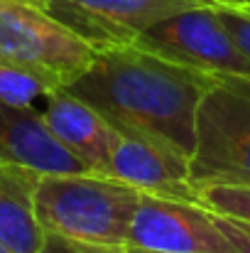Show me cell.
Instances as JSON below:
<instances>
[{
    "label": "cell",
    "instance_id": "cell-12",
    "mask_svg": "<svg viewBox=\"0 0 250 253\" xmlns=\"http://www.w3.org/2000/svg\"><path fill=\"white\" fill-rule=\"evenodd\" d=\"M64 79L30 64H17L0 59V101L17 108H35V101L47 98L52 91L62 88Z\"/></svg>",
    "mask_w": 250,
    "mask_h": 253
},
{
    "label": "cell",
    "instance_id": "cell-2",
    "mask_svg": "<svg viewBox=\"0 0 250 253\" xmlns=\"http://www.w3.org/2000/svg\"><path fill=\"white\" fill-rule=\"evenodd\" d=\"M140 189L96 172L39 174L35 211L47 234L125 251L128 226L140 202Z\"/></svg>",
    "mask_w": 250,
    "mask_h": 253
},
{
    "label": "cell",
    "instance_id": "cell-6",
    "mask_svg": "<svg viewBox=\"0 0 250 253\" xmlns=\"http://www.w3.org/2000/svg\"><path fill=\"white\" fill-rule=\"evenodd\" d=\"M167 253H236L216 214L196 202L140 194L128 226V246Z\"/></svg>",
    "mask_w": 250,
    "mask_h": 253
},
{
    "label": "cell",
    "instance_id": "cell-1",
    "mask_svg": "<svg viewBox=\"0 0 250 253\" xmlns=\"http://www.w3.org/2000/svg\"><path fill=\"white\" fill-rule=\"evenodd\" d=\"M218 82L125 44L98 49L64 88L93 106L118 133L157 140L189 160L196 145L199 106Z\"/></svg>",
    "mask_w": 250,
    "mask_h": 253
},
{
    "label": "cell",
    "instance_id": "cell-7",
    "mask_svg": "<svg viewBox=\"0 0 250 253\" xmlns=\"http://www.w3.org/2000/svg\"><path fill=\"white\" fill-rule=\"evenodd\" d=\"M59 22L74 30L96 49L135 44V40L165 20L189 7L214 5L209 0H44Z\"/></svg>",
    "mask_w": 250,
    "mask_h": 253
},
{
    "label": "cell",
    "instance_id": "cell-4",
    "mask_svg": "<svg viewBox=\"0 0 250 253\" xmlns=\"http://www.w3.org/2000/svg\"><path fill=\"white\" fill-rule=\"evenodd\" d=\"M135 47L218 79L250 82L248 57L228 35L216 5H199L169 15L145 30L135 40Z\"/></svg>",
    "mask_w": 250,
    "mask_h": 253
},
{
    "label": "cell",
    "instance_id": "cell-21",
    "mask_svg": "<svg viewBox=\"0 0 250 253\" xmlns=\"http://www.w3.org/2000/svg\"><path fill=\"white\" fill-rule=\"evenodd\" d=\"M35 2H44V0H35Z\"/></svg>",
    "mask_w": 250,
    "mask_h": 253
},
{
    "label": "cell",
    "instance_id": "cell-20",
    "mask_svg": "<svg viewBox=\"0 0 250 253\" xmlns=\"http://www.w3.org/2000/svg\"><path fill=\"white\" fill-rule=\"evenodd\" d=\"M241 5H246V7H250V0H238Z\"/></svg>",
    "mask_w": 250,
    "mask_h": 253
},
{
    "label": "cell",
    "instance_id": "cell-16",
    "mask_svg": "<svg viewBox=\"0 0 250 253\" xmlns=\"http://www.w3.org/2000/svg\"><path fill=\"white\" fill-rule=\"evenodd\" d=\"M209 2H214V5H241L238 0H209Z\"/></svg>",
    "mask_w": 250,
    "mask_h": 253
},
{
    "label": "cell",
    "instance_id": "cell-13",
    "mask_svg": "<svg viewBox=\"0 0 250 253\" xmlns=\"http://www.w3.org/2000/svg\"><path fill=\"white\" fill-rule=\"evenodd\" d=\"M196 202L216 214L250 224V187L233 184H201L194 187Z\"/></svg>",
    "mask_w": 250,
    "mask_h": 253
},
{
    "label": "cell",
    "instance_id": "cell-15",
    "mask_svg": "<svg viewBox=\"0 0 250 253\" xmlns=\"http://www.w3.org/2000/svg\"><path fill=\"white\" fill-rule=\"evenodd\" d=\"M216 221H218L221 231L231 239L236 253H250V224L238 221V219H231V216H223V214H216Z\"/></svg>",
    "mask_w": 250,
    "mask_h": 253
},
{
    "label": "cell",
    "instance_id": "cell-18",
    "mask_svg": "<svg viewBox=\"0 0 250 253\" xmlns=\"http://www.w3.org/2000/svg\"><path fill=\"white\" fill-rule=\"evenodd\" d=\"M223 82H228V79H223ZM233 84H238L243 91H248V93H250V82H233Z\"/></svg>",
    "mask_w": 250,
    "mask_h": 253
},
{
    "label": "cell",
    "instance_id": "cell-3",
    "mask_svg": "<svg viewBox=\"0 0 250 253\" xmlns=\"http://www.w3.org/2000/svg\"><path fill=\"white\" fill-rule=\"evenodd\" d=\"M189 182L250 187V93L233 82L221 79L199 106Z\"/></svg>",
    "mask_w": 250,
    "mask_h": 253
},
{
    "label": "cell",
    "instance_id": "cell-5",
    "mask_svg": "<svg viewBox=\"0 0 250 253\" xmlns=\"http://www.w3.org/2000/svg\"><path fill=\"white\" fill-rule=\"evenodd\" d=\"M96 52L42 2L0 0V59L47 69L67 86L93 62Z\"/></svg>",
    "mask_w": 250,
    "mask_h": 253
},
{
    "label": "cell",
    "instance_id": "cell-9",
    "mask_svg": "<svg viewBox=\"0 0 250 253\" xmlns=\"http://www.w3.org/2000/svg\"><path fill=\"white\" fill-rule=\"evenodd\" d=\"M39 116L54 133V138L67 150H71L91 172L108 177L110 150L118 143L120 133L93 106L62 86L44 98Z\"/></svg>",
    "mask_w": 250,
    "mask_h": 253
},
{
    "label": "cell",
    "instance_id": "cell-17",
    "mask_svg": "<svg viewBox=\"0 0 250 253\" xmlns=\"http://www.w3.org/2000/svg\"><path fill=\"white\" fill-rule=\"evenodd\" d=\"M125 253H167V251H145V249H125Z\"/></svg>",
    "mask_w": 250,
    "mask_h": 253
},
{
    "label": "cell",
    "instance_id": "cell-8",
    "mask_svg": "<svg viewBox=\"0 0 250 253\" xmlns=\"http://www.w3.org/2000/svg\"><path fill=\"white\" fill-rule=\"evenodd\" d=\"M108 177L120 179L145 194L196 202L194 184L189 182V160L150 138L120 133L110 150Z\"/></svg>",
    "mask_w": 250,
    "mask_h": 253
},
{
    "label": "cell",
    "instance_id": "cell-11",
    "mask_svg": "<svg viewBox=\"0 0 250 253\" xmlns=\"http://www.w3.org/2000/svg\"><path fill=\"white\" fill-rule=\"evenodd\" d=\"M39 172L0 158V239L15 253H44L47 231L35 211Z\"/></svg>",
    "mask_w": 250,
    "mask_h": 253
},
{
    "label": "cell",
    "instance_id": "cell-19",
    "mask_svg": "<svg viewBox=\"0 0 250 253\" xmlns=\"http://www.w3.org/2000/svg\"><path fill=\"white\" fill-rule=\"evenodd\" d=\"M0 253H15V251H12V249H10V246L2 241V239H0Z\"/></svg>",
    "mask_w": 250,
    "mask_h": 253
},
{
    "label": "cell",
    "instance_id": "cell-14",
    "mask_svg": "<svg viewBox=\"0 0 250 253\" xmlns=\"http://www.w3.org/2000/svg\"><path fill=\"white\" fill-rule=\"evenodd\" d=\"M221 22L250 62V7L246 5H216Z\"/></svg>",
    "mask_w": 250,
    "mask_h": 253
},
{
    "label": "cell",
    "instance_id": "cell-10",
    "mask_svg": "<svg viewBox=\"0 0 250 253\" xmlns=\"http://www.w3.org/2000/svg\"><path fill=\"white\" fill-rule=\"evenodd\" d=\"M0 158L39 174L91 172L47 128L37 108H17L0 101Z\"/></svg>",
    "mask_w": 250,
    "mask_h": 253
}]
</instances>
